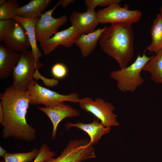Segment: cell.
Here are the masks:
<instances>
[{"instance_id": "cell-1", "label": "cell", "mask_w": 162, "mask_h": 162, "mask_svg": "<svg viewBox=\"0 0 162 162\" xmlns=\"http://www.w3.org/2000/svg\"><path fill=\"white\" fill-rule=\"evenodd\" d=\"M4 111L2 136L6 139L31 142L36 137V130L28 124L26 115L29 100L27 91L20 92L11 85L0 95Z\"/></svg>"}, {"instance_id": "cell-2", "label": "cell", "mask_w": 162, "mask_h": 162, "mask_svg": "<svg viewBox=\"0 0 162 162\" xmlns=\"http://www.w3.org/2000/svg\"><path fill=\"white\" fill-rule=\"evenodd\" d=\"M132 24L118 23L106 27L99 41L105 53L115 59L120 68L128 66L134 52Z\"/></svg>"}, {"instance_id": "cell-3", "label": "cell", "mask_w": 162, "mask_h": 162, "mask_svg": "<svg viewBox=\"0 0 162 162\" xmlns=\"http://www.w3.org/2000/svg\"><path fill=\"white\" fill-rule=\"evenodd\" d=\"M150 58L145 54L142 56L139 55L129 66L110 73V76L116 82L119 91L132 93L143 84L144 79L141 73Z\"/></svg>"}, {"instance_id": "cell-4", "label": "cell", "mask_w": 162, "mask_h": 162, "mask_svg": "<svg viewBox=\"0 0 162 162\" xmlns=\"http://www.w3.org/2000/svg\"><path fill=\"white\" fill-rule=\"evenodd\" d=\"M40 68L31 50L22 52L12 75L14 88L20 92L27 91L34 81V72Z\"/></svg>"}, {"instance_id": "cell-5", "label": "cell", "mask_w": 162, "mask_h": 162, "mask_svg": "<svg viewBox=\"0 0 162 162\" xmlns=\"http://www.w3.org/2000/svg\"><path fill=\"white\" fill-rule=\"evenodd\" d=\"M27 92L30 104H43L45 107L54 106L64 101L76 103L80 99L77 93H71L68 95L61 94L41 86L35 80L28 87Z\"/></svg>"}, {"instance_id": "cell-6", "label": "cell", "mask_w": 162, "mask_h": 162, "mask_svg": "<svg viewBox=\"0 0 162 162\" xmlns=\"http://www.w3.org/2000/svg\"><path fill=\"white\" fill-rule=\"evenodd\" d=\"M78 103L82 109L91 113L100 120L104 127L119 125L116 119L117 116L113 113L115 107L111 103L101 98L94 100L88 97L80 98Z\"/></svg>"}, {"instance_id": "cell-7", "label": "cell", "mask_w": 162, "mask_h": 162, "mask_svg": "<svg viewBox=\"0 0 162 162\" xmlns=\"http://www.w3.org/2000/svg\"><path fill=\"white\" fill-rule=\"evenodd\" d=\"M114 3L97 12L99 23L101 24L130 23L138 22L142 16L139 10H130L127 5L121 7Z\"/></svg>"}, {"instance_id": "cell-8", "label": "cell", "mask_w": 162, "mask_h": 162, "mask_svg": "<svg viewBox=\"0 0 162 162\" xmlns=\"http://www.w3.org/2000/svg\"><path fill=\"white\" fill-rule=\"evenodd\" d=\"M61 3L62 0H60L52 9L40 16L35 28L37 41L40 42L48 40L57 32L60 27L67 22L68 17L65 15L57 18L52 16L53 12Z\"/></svg>"}, {"instance_id": "cell-9", "label": "cell", "mask_w": 162, "mask_h": 162, "mask_svg": "<svg viewBox=\"0 0 162 162\" xmlns=\"http://www.w3.org/2000/svg\"><path fill=\"white\" fill-rule=\"evenodd\" d=\"M81 34L76 27L71 26L65 29L57 32L48 40L39 42L43 53L47 55L59 45L67 48L72 46Z\"/></svg>"}, {"instance_id": "cell-10", "label": "cell", "mask_w": 162, "mask_h": 162, "mask_svg": "<svg viewBox=\"0 0 162 162\" xmlns=\"http://www.w3.org/2000/svg\"><path fill=\"white\" fill-rule=\"evenodd\" d=\"M38 109L44 113L52 123L53 127L51 136L52 140H54L56 137L58 125L62 120L66 118L75 117L80 115V112L78 110L65 104L64 102L49 107L38 106Z\"/></svg>"}, {"instance_id": "cell-11", "label": "cell", "mask_w": 162, "mask_h": 162, "mask_svg": "<svg viewBox=\"0 0 162 162\" xmlns=\"http://www.w3.org/2000/svg\"><path fill=\"white\" fill-rule=\"evenodd\" d=\"M71 26L76 27L82 34L93 32L99 24L97 12L94 9L87 8L84 12L73 11L70 16Z\"/></svg>"}, {"instance_id": "cell-12", "label": "cell", "mask_w": 162, "mask_h": 162, "mask_svg": "<svg viewBox=\"0 0 162 162\" xmlns=\"http://www.w3.org/2000/svg\"><path fill=\"white\" fill-rule=\"evenodd\" d=\"M5 47L16 52L29 50L31 45L26 32L22 25L16 22L7 38L4 41Z\"/></svg>"}, {"instance_id": "cell-13", "label": "cell", "mask_w": 162, "mask_h": 162, "mask_svg": "<svg viewBox=\"0 0 162 162\" xmlns=\"http://www.w3.org/2000/svg\"><path fill=\"white\" fill-rule=\"evenodd\" d=\"M20 55L0 44V78L4 79L12 76Z\"/></svg>"}, {"instance_id": "cell-14", "label": "cell", "mask_w": 162, "mask_h": 162, "mask_svg": "<svg viewBox=\"0 0 162 162\" xmlns=\"http://www.w3.org/2000/svg\"><path fill=\"white\" fill-rule=\"evenodd\" d=\"M71 127L77 128L86 132L90 137L89 143L93 145L98 143L103 135L109 133L111 130L110 127H104L98 119H94L92 123L89 124L78 122L76 123H68L65 124L66 129Z\"/></svg>"}, {"instance_id": "cell-15", "label": "cell", "mask_w": 162, "mask_h": 162, "mask_svg": "<svg viewBox=\"0 0 162 162\" xmlns=\"http://www.w3.org/2000/svg\"><path fill=\"white\" fill-rule=\"evenodd\" d=\"M40 17L34 18H24L16 15L13 18L16 22L21 24L25 29L31 45V50L38 66L40 68L43 64L40 62L39 58L42 53L37 43L35 28Z\"/></svg>"}, {"instance_id": "cell-16", "label": "cell", "mask_w": 162, "mask_h": 162, "mask_svg": "<svg viewBox=\"0 0 162 162\" xmlns=\"http://www.w3.org/2000/svg\"><path fill=\"white\" fill-rule=\"evenodd\" d=\"M106 27L99 28L88 34H82L76 40L74 44L80 48L82 57L88 56L94 51Z\"/></svg>"}, {"instance_id": "cell-17", "label": "cell", "mask_w": 162, "mask_h": 162, "mask_svg": "<svg viewBox=\"0 0 162 162\" xmlns=\"http://www.w3.org/2000/svg\"><path fill=\"white\" fill-rule=\"evenodd\" d=\"M51 0H32L26 5L20 7L16 15L24 18L40 17L42 13L49 5Z\"/></svg>"}, {"instance_id": "cell-18", "label": "cell", "mask_w": 162, "mask_h": 162, "mask_svg": "<svg viewBox=\"0 0 162 162\" xmlns=\"http://www.w3.org/2000/svg\"><path fill=\"white\" fill-rule=\"evenodd\" d=\"M152 41L145 51L157 53L162 50V16L157 15L151 28Z\"/></svg>"}, {"instance_id": "cell-19", "label": "cell", "mask_w": 162, "mask_h": 162, "mask_svg": "<svg viewBox=\"0 0 162 162\" xmlns=\"http://www.w3.org/2000/svg\"><path fill=\"white\" fill-rule=\"evenodd\" d=\"M143 70L150 74L155 83L162 84V50L150 57Z\"/></svg>"}, {"instance_id": "cell-20", "label": "cell", "mask_w": 162, "mask_h": 162, "mask_svg": "<svg viewBox=\"0 0 162 162\" xmlns=\"http://www.w3.org/2000/svg\"><path fill=\"white\" fill-rule=\"evenodd\" d=\"M39 150L34 148L31 151L24 153H7L4 157V162H31L35 159Z\"/></svg>"}, {"instance_id": "cell-21", "label": "cell", "mask_w": 162, "mask_h": 162, "mask_svg": "<svg viewBox=\"0 0 162 162\" xmlns=\"http://www.w3.org/2000/svg\"><path fill=\"white\" fill-rule=\"evenodd\" d=\"M19 2L16 0H8L0 6V20L13 19L16 15L20 7Z\"/></svg>"}, {"instance_id": "cell-22", "label": "cell", "mask_w": 162, "mask_h": 162, "mask_svg": "<svg viewBox=\"0 0 162 162\" xmlns=\"http://www.w3.org/2000/svg\"><path fill=\"white\" fill-rule=\"evenodd\" d=\"M16 21L14 19L0 20V41L5 40L14 28Z\"/></svg>"}, {"instance_id": "cell-23", "label": "cell", "mask_w": 162, "mask_h": 162, "mask_svg": "<svg viewBox=\"0 0 162 162\" xmlns=\"http://www.w3.org/2000/svg\"><path fill=\"white\" fill-rule=\"evenodd\" d=\"M55 153L51 151L46 143H43L39 149L38 154L33 162H42L51 158L53 157Z\"/></svg>"}, {"instance_id": "cell-24", "label": "cell", "mask_w": 162, "mask_h": 162, "mask_svg": "<svg viewBox=\"0 0 162 162\" xmlns=\"http://www.w3.org/2000/svg\"><path fill=\"white\" fill-rule=\"evenodd\" d=\"M51 74L56 79H61L65 77L68 73L67 67L64 64L57 63L54 64L52 68Z\"/></svg>"}, {"instance_id": "cell-25", "label": "cell", "mask_w": 162, "mask_h": 162, "mask_svg": "<svg viewBox=\"0 0 162 162\" xmlns=\"http://www.w3.org/2000/svg\"><path fill=\"white\" fill-rule=\"evenodd\" d=\"M121 0H86L84 1L87 8L94 9L97 6L108 7L114 3H119Z\"/></svg>"}, {"instance_id": "cell-26", "label": "cell", "mask_w": 162, "mask_h": 162, "mask_svg": "<svg viewBox=\"0 0 162 162\" xmlns=\"http://www.w3.org/2000/svg\"><path fill=\"white\" fill-rule=\"evenodd\" d=\"M75 1L74 0H62L61 5V7L65 8L71 3H73Z\"/></svg>"}, {"instance_id": "cell-27", "label": "cell", "mask_w": 162, "mask_h": 162, "mask_svg": "<svg viewBox=\"0 0 162 162\" xmlns=\"http://www.w3.org/2000/svg\"><path fill=\"white\" fill-rule=\"evenodd\" d=\"M4 113L3 107L1 103L0 102V123L2 124L3 121Z\"/></svg>"}, {"instance_id": "cell-28", "label": "cell", "mask_w": 162, "mask_h": 162, "mask_svg": "<svg viewBox=\"0 0 162 162\" xmlns=\"http://www.w3.org/2000/svg\"><path fill=\"white\" fill-rule=\"evenodd\" d=\"M7 153V151L1 146H0V156L3 157Z\"/></svg>"}, {"instance_id": "cell-29", "label": "cell", "mask_w": 162, "mask_h": 162, "mask_svg": "<svg viewBox=\"0 0 162 162\" xmlns=\"http://www.w3.org/2000/svg\"><path fill=\"white\" fill-rule=\"evenodd\" d=\"M6 0H0V6L4 4L6 2Z\"/></svg>"}, {"instance_id": "cell-30", "label": "cell", "mask_w": 162, "mask_h": 162, "mask_svg": "<svg viewBox=\"0 0 162 162\" xmlns=\"http://www.w3.org/2000/svg\"><path fill=\"white\" fill-rule=\"evenodd\" d=\"M160 14L162 16V6H161L160 9Z\"/></svg>"}, {"instance_id": "cell-31", "label": "cell", "mask_w": 162, "mask_h": 162, "mask_svg": "<svg viewBox=\"0 0 162 162\" xmlns=\"http://www.w3.org/2000/svg\"><path fill=\"white\" fill-rule=\"evenodd\" d=\"M0 162H4V161H1Z\"/></svg>"}]
</instances>
